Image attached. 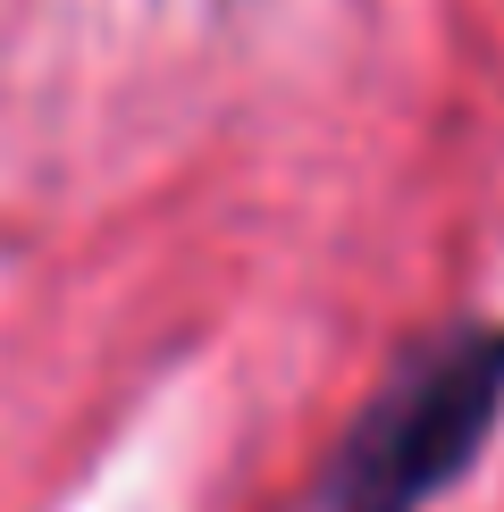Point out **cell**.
Wrapping results in <instances>:
<instances>
[{
	"instance_id": "obj_1",
	"label": "cell",
	"mask_w": 504,
	"mask_h": 512,
	"mask_svg": "<svg viewBox=\"0 0 504 512\" xmlns=\"http://www.w3.org/2000/svg\"><path fill=\"white\" fill-rule=\"evenodd\" d=\"M504 412V328H446L395 361L353 437L336 445L320 512H420L471 471Z\"/></svg>"
}]
</instances>
